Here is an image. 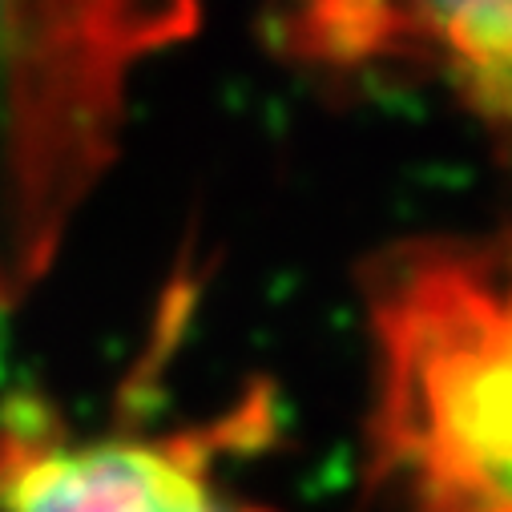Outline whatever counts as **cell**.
Returning <instances> with one entry per match:
<instances>
[{
  "label": "cell",
  "instance_id": "obj_1",
  "mask_svg": "<svg viewBox=\"0 0 512 512\" xmlns=\"http://www.w3.org/2000/svg\"><path fill=\"white\" fill-rule=\"evenodd\" d=\"M363 311L375 504L512 512V226L388 246Z\"/></svg>",
  "mask_w": 512,
  "mask_h": 512
},
{
  "label": "cell",
  "instance_id": "obj_2",
  "mask_svg": "<svg viewBox=\"0 0 512 512\" xmlns=\"http://www.w3.org/2000/svg\"><path fill=\"white\" fill-rule=\"evenodd\" d=\"M202 0H0V311L49 275L121 142L146 61Z\"/></svg>",
  "mask_w": 512,
  "mask_h": 512
},
{
  "label": "cell",
  "instance_id": "obj_3",
  "mask_svg": "<svg viewBox=\"0 0 512 512\" xmlns=\"http://www.w3.org/2000/svg\"><path fill=\"white\" fill-rule=\"evenodd\" d=\"M267 388L170 428H77L49 396L0 400V512H275L242 496L226 464L267 444Z\"/></svg>",
  "mask_w": 512,
  "mask_h": 512
},
{
  "label": "cell",
  "instance_id": "obj_4",
  "mask_svg": "<svg viewBox=\"0 0 512 512\" xmlns=\"http://www.w3.org/2000/svg\"><path fill=\"white\" fill-rule=\"evenodd\" d=\"M299 61L355 73H432L496 142L512 146V0H303L287 17Z\"/></svg>",
  "mask_w": 512,
  "mask_h": 512
}]
</instances>
